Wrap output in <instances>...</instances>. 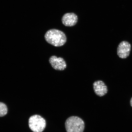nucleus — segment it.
<instances>
[{"instance_id": "f257e3e1", "label": "nucleus", "mask_w": 132, "mask_h": 132, "mask_svg": "<svg viewBox=\"0 0 132 132\" xmlns=\"http://www.w3.org/2000/svg\"><path fill=\"white\" fill-rule=\"evenodd\" d=\"M44 38L50 44L55 47H61L67 42V38L62 31L57 29L49 30L46 32Z\"/></svg>"}, {"instance_id": "f03ea898", "label": "nucleus", "mask_w": 132, "mask_h": 132, "mask_svg": "<svg viewBox=\"0 0 132 132\" xmlns=\"http://www.w3.org/2000/svg\"><path fill=\"white\" fill-rule=\"evenodd\" d=\"M65 125L67 132H83L85 128L83 120L76 116H72L68 118Z\"/></svg>"}, {"instance_id": "7ed1b4c3", "label": "nucleus", "mask_w": 132, "mask_h": 132, "mask_svg": "<svg viewBox=\"0 0 132 132\" xmlns=\"http://www.w3.org/2000/svg\"><path fill=\"white\" fill-rule=\"evenodd\" d=\"M29 124L30 128L34 132H42L46 125L45 120L37 115H33L30 118Z\"/></svg>"}, {"instance_id": "20e7f679", "label": "nucleus", "mask_w": 132, "mask_h": 132, "mask_svg": "<svg viewBox=\"0 0 132 132\" xmlns=\"http://www.w3.org/2000/svg\"><path fill=\"white\" fill-rule=\"evenodd\" d=\"M131 46L128 41H122L117 48V54L119 57L122 59H125L129 56L131 52Z\"/></svg>"}, {"instance_id": "39448f33", "label": "nucleus", "mask_w": 132, "mask_h": 132, "mask_svg": "<svg viewBox=\"0 0 132 132\" xmlns=\"http://www.w3.org/2000/svg\"><path fill=\"white\" fill-rule=\"evenodd\" d=\"M49 62L54 70L57 71H63L67 68V64L63 58L52 56L50 58Z\"/></svg>"}, {"instance_id": "423d86ee", "label": "nucleus", "mask_w": 132, "mask_h": 132, "mask_svg": "<svg viewBox=\"0 0 132 132\" xmlns=\"http://www.w3.org/2000/svg\"><path fill=\"white\" fill-rule=\"evenodd\" d=\"M78 20V16L73 13H66L62 16V24L67 27H72L75 26Z\"/></svg>"}, {"instance_id": "0eeeda50", "label": "nucleus", "mask_w": 132, "mask_h": 132, "mask_svg": "<svg viewBox=\"0 0 132 132\" xmlns=\"http://www.w3.org/2000/svg\"><path fill=\"white\" fill-rule=\"evenodd\" d=\"M93 87L96 94L100 97L104 96L108 91L107 86L102 80H97L94 82Z\"/></svg>"}, {"instance_id": "6e6552de", "label": "nucleus", "mask_w": 132, "mask_h": 132, "mask_svg": "<svg viewBox=\"0 0 132 132\" xmlns=\"http://www.w3.org/2000/svg\"><path fill=\"white\" fill-rule=\"evenodd\" d=\"M7 112V108L6 105L4 103L0 102V117L4 116Z\"/></svg>"}, {"instance_id": "1a4fd4ad", "label": "nucleus", "mask_w": 132, "mask_h": 132, "mask_svg": "<svg viewBox=\"0 0 132 132\" xmlns=\"http://www.w3.org/2000/svg\"><path fill=\"white\" fill-rule=\"evenodd\" d=\"M130 105H131V106L132 107V97L131 99V100H130Z\"/></svg>"}]
</instances>
